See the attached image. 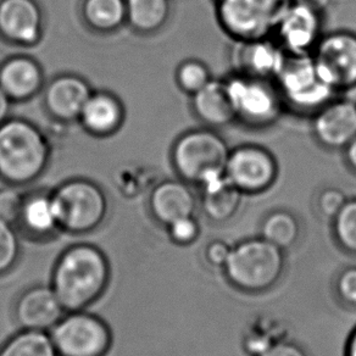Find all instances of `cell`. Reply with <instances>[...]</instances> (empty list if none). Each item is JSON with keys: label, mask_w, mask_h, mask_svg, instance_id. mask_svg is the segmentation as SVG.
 Listing matches in <instances>:
<instances>
[{"label": "cell", "mask_w": 356, "mask_h": 356, "mask_svg": "<svg viewBox=\"0 0 356 356\" xmlns=\"http://www.w3.org/2000/svg\"><path fill=\"white\" fill-rule=\"evenodd\" d=\"M109 262L98 248L77 244L55 264L51 288L65 312H79L95 302L109 282Z\"/></svg>", "instance_id": "6da1fadb"}, {"label": "cell", "mask_w": 356, "mask_h": 356, "mask_svg": "<svg viewBox=\"0 0 356 356\" xmlns=\"http://www.w3.org/2000/svg\"><path fill=\"white\" fill-rule=\"evenodd\" d=\"M284 268V250L261 236L233 245L222 267L231 286L248 294L270 291L282 278Z\"/></svg>", "instance_id": "7a4b0ae2"}, {"label": "cell", "mask_w": 356, "mask_h": 356, "mask_svg": "<svg viewBox=\"0 0 356 356\" xmlns=\"http://www.w3.org/2000/svg\"><path fill=\"white\" fill-rule=\"evenodd\" d=\"M275 83L286 111L299 118H312L341 95L322 74L312 54H287Z\"/></svg>", "instance_id": "3957f363"}, {"label": "cell", "mask_w": 356, "mask_h": 356, "mask_svg": "<svg viewBox=\"0 0 356 356\" xmlns=\"http://www.w3.org/2000/svg\"><path fill=\"white\" fill-rule=\"evenodd\" d=\"M236 124L252 131L273 129L287 113L271 79L232 74L225 79Z\"/></svg>", "instance_id": "277c9868"}, {"label": "cell", "mask_w": 356, "mask_h": 356, "mask_svg": "<svg viewBox=\"0 0 356 356\" xmlns=\"http://www.w3.org/2000/svg\"><path fill=\"white\" fill-rule=\"evenodd\" d=\"M229 150L218 129H192L175 145L173 163L184 181L200 188L225 176Z\"/></svg>", "instance_id": "5b68a950"}, {"label": "cell", "mask_w": 356, "mask_h": 356, "mask_svg": "<svg viewBox=\"0 0 356 356\" xmlns=\"http://www.w3.org/2000/svg\"><path fill=\"white\" fill-rule=\"evenodd\" d=\"M292 0H213L220 29L231 40L273 37Z\"/></svg>", "instance_id": "8992f818"}, {"label": "cell", "mask_w": 356, "mask_h": 356, "mask_svg": "<svg viewBox=\"0 0 356 356\" xmlns=\"http://www.w3.org/2000/svg\"><path fill=\"white\" fill-rule=\"evenodd\" d=\"M225 175L244 195H259L277 182L280 165L275 154L261 144H239L229 150Z\"/></svg>", "instance_id": "52a82bcc"}, {"label": "cell", "mask_w": 356, "mask_h": 356, "mask_svg": "<svg viewBox=\"0 0 356 356\" xmlns=\"http://www.w3.org/2000/svg\"><path fill=\"white\" fill-rule=\"evenodd\" d=\"M49 334L59 356H104L111 344L106 323L83 310L64 315Z\"/></svg>", "instance_id": "ba28073f"}, {"label": "cell", "mask_w": 356, "mask_h": 356, "mask_svg": "<svg viewBox=\"0 0 356 356\" xmlns=\"http://www.w3.org/2000/svg\"><path fill=\"white\" fill-rule=\"evenodd\" d=\"M45 148L31 126L13 122L0 129V171L14 181H26L40 172Z\"/></svg>", "instance_id": "9c48e42d"}, {"label": "cell", "mask_w": 356, "mask_h": 356, "mask_svg": "<svg viewBox=\"0 0 356 356\" xmlns=\"http://www.w3.org/2000/svg\"><path fill=\"white\" fill-rule=\"evenodd\" d=\"M326 6L292 0L278 21L273 38L287 54H312L323 35Z\"/></svg>", "instance_id": "30bf717a"}, {"label": "cell", "mask_w": 356, "mask_h": 356, "mask_svg": "<svg viewBox=\"0 0 356 356\" xmlns=\"http://www.w3.org/2000/svg\"><path fill=\"white\" fill-rule=\"evenodd\" d=\"M312 54L339 95L356 89V32L336 30L323 33Z\"/></svg>", "instance_id": "8fae6325"}, {"label": "cell", "mask_w": 356, "mask_h": 356, "mask_svg": "<svg viewBox=\"0 0 356 356\" xmlns=\"http://www.w3.org/2000/svg\"><path fill=\"white\" fill-rule=\"evenodd\" d=\"M60 227L72 233L89 232L104 220V195L93 184L76 182L64 186L54 197Z\"/></svg>", "instance_id": "7c38bea8"}, {"label": "cell", "mask_w": 356, "mask_h": 356, "mask_svg": "<svg viewBox=\"0 0 356 356\" xmlns=\"http://www.w3.org/2000/svg\"><path fill=\"white\" fill-rule=\"evenodd\" d=\"M287 53L273 37L232 40L228 61L232 74L275 81Z\"/></svg>", "instance_id": "4fadbf2b"}, {"label": "cell", "mask_w": 356, "mask_h": 356, "mask_svg": "<svg viewBox=\"0 0 356 356\" xmlns=\"http://www.w3.org/2000/svg\"><path fill=\"white\" fill-rule=\"evenodd\" d=\"M310 119L312 137L328 152H343L356 137L355 100L338 95Z\"/></svg>", "instance_id": "5bb4252c"}, {"label": "cell", "mask_w": 356, "mask_h": 356, "mask_svg": "<svg viewBox=\"0 0 356 356\" xmlns=\"http://www.w3.org/2000/svg\"><path fill=\"white\" fill-rule=\"evenodd\" d=\"M65 309L47 286H35L21 294L15 305V318L22 330L50 331L64 316Z\"/></svg>", "instance_id": "9a60e30c"}, {"label": "cell", "mask_w": 356, "mask_h": 356, "mask_svg": "<svg viewBox=\"0 0 356 356\" xmlns=\"http://www.w3.org/2000/svg\"><path fill=\"white\" fill-rule=\"evenodd\" d=\"M192 108L204 127L218 131L236 124L225 79H211L192 95Z\"/></svg>", "instance_id": "2e32d148"}, {"label": "cell", "mask_w": 356, "mask_h": 356, "mask_svg": "<svg viewBox=\"0 0 356 356\" xmlns=\"http://www.w3.org/2000/svg\"><path fill=\"white\" fill-rule=\"evenodd\" d=\"M152 211L159 222L168 226L179 218L193 216L197 199L188 184L171 181L160 184L152 195Z\"/></svg>", "instance_id": "e0dca14e"}, {"label": "cell", "mask_w": 356, "mask_h": 356, "mask_svg": "<svg viewBox=\"0 0 356 356\" xmlns=\"http://www.w3.org/2000/svg\"><path fill=\"white\" fill-rule=\"evenodd\" d=\"M200 189L202 209L211 222H227L236 216L242 205L244 194L228 181L226 175Z\"/></svg>", "instance_id": "ac0fdd59"}, {"label": "cell", "mask_w": 356, "mask_h": 356, "mask_svg": "<svg viewBox=\"0 0 356 356\" xmlns=\"http://www.w3.org/2000/svg\"><path fill=\"white\" fill-rule=\"evenodd\" d=\"M0 27L14 40H33L38 35L40 14L30 0H6L0 6Z\"/></svg>", "instance_id": "d6986e66"}, {"label": "cell", "mask_w": 356, "mask_h": 356, "mask_svg": "<svg viewBox=\"0 0 356 356\" xmlns=\"http://www.w3.org/2000/svg\"><path fill=\"white\" fill-rule=\"evenodd\" d=\"M19 222L32 237L45 238L53 234L60 227L54 199L40 195L25 202Z\"/></svg>", "instance_id": "ffe728a7"}, {"label": "cell", "mask_w": 356, "mask_h": 356, "mask_svg": "<svg viewBox=\"0 0 356 356\" xmlns=\"http://www.w3.org/2000/svg\"><path fill=\"white\" fill-rule=\"evenodd\" d=\"M300 232L299 218L284 209L267 213L260 226V236L282 250L294 247L300 238Z\"/></svg>", "instance_id": "44dd1931"}, {"label": "cell", "mask_w": 356, "mask_h": 356, "mask_svg": "<svg viewBox=\"0 0 356 356\" xmlns=\"http://www.w3.org/2000/svg\"><path fill=\"white\" fill-rule=\"evenodd\" d=\"M88 89L76 79L56 81L48 93V103L55 114L72 118L83 110L88 102Z\"/></svg>", "instance_id": "7402d4cb"}, {"label": "cell", "mask_w": 356, "mask_h": 356, "mask_svg": "<svg viewBox=\"0 0 356 356\" xmlns=\"http://www.w3.org/2000/svg\"><path fill=\"white\" fill-rule=\"evenodd\" d=\"M0 356H59L49 333L22 330L6 341Z\"/></svg>", "instance_id": "603a6c76"}, {"label": "cell", "mask_w": 356, "mask_h": 356, "mask_svg": "<svg viewBox=\"0 0 356 356\" xmlns=\"http://www.w3.org/2000/svg\"><path fill=\"white\" fill-rule=\"evenodd\" d=\"M0 81L10 95L26 97L38 87L40 72L31 61L15 60L4 67Z\"/></svg>", "instance_id": "cb8c5ba5"}, {"label": "cell", "mask_w": 356, "mask_h": 356, "mask_svg": "<svg viewBox=\"0 0 356 356\" xmlns=\"http://www.w3.org/2000/svg\"><path fill=\"white\" fill-rule=\"evenodd\" d=\"M332 223L338 245L346 252L356 255V198L346 199Z\"/></svg>", "instance_id": "d4e9b609"}, {"label": "cell", "mask_w": 356, "mask_h": 356, "mask_svg": "<svg viewBox=\"0 0 356 356\" xmlns=\"http://www.w3.org/2000/svg\"><path fill=\"white\" fill-rule=\"evenodd\" d=\"M129 3L132 21L139 29H156L168 16V0H129Z\"/></svg>", "instance_id": "484cf974"}, {"label": "cell", "mask_w": 356, "mask_h": 356, "mask_svg": "<svg viewBox=\"0 0 356 356\" xmlns=\"http://www.w3.org/2000/svg\"><path fill=\"white\" fill-rule=\"evenodd\" d=\"M82 113L86 124L95 131L113 129L119 119L118 106L106 97H95L93 99H88Z\"/></svg>", "instance_id": "4316f807"}, {"label": "cell", "mask_w": 356, "mask_h": 356, "mask_svg": "<svg viewBox=\"0 0 356 356\" xmlns=\"http://www.w3.org/2000/svg\"><path fill=\"white\" fill-rule=\"evenodd\" d=\"M213 79L208 65L200 60H187L177 71L179 87L191 95H195Z\"/></svg>", "instance_id": "83f0119b"}, {"label": "cell", "mask_w": 356, "mask_h": 356, "mask_svg": "<svg viewBox=\"0 0 356 356\" xmlns=\"http://www.w3.org/2000/svg\"><path fill=\"white\" fill-rule=\"evenodd\" d=\"M87 15L95 26L110 29L122 20L124 6L121 0H88Z\"/></svg>", "instance_id": "f1b7e54d"}, {"label": "cell", "mask_w": 356, "mask_h": 356, "mask_svg": "<svg viewBox=\"0 0 356 356\" xmlns=\"http://www.w3.org/2000/svg\"><path fill=\"white\" fill-rule=\"evenodd\" d=\"M20 254V244L13 225L0 220V275L15 265Z\"/></svg>", "instance_id": "f546056e"}, {"label": "cell", "mask_w": 356, "mask_h": 356, "mask_svg": "<svg viewBox=\"0 0 356 356\" xmlns=\"http://www.w3.org/2000/svg\"><path fill=\"white\" fill-rule=\"evenodd\" d=\"M168 234L173 243L178 245H189L198 239L200 226L193 216L179 218L168 226Z\"/></svg>", "instance_id": "4dcf8cb0"}, {"label": "cell", "mask_w": 356, "mask_h": 356, "mask_svg": "<svg viewBox=\"0 0 356 356\" xmlns=\"http://www.w3.org/2000/svg\"><path fill=\"white\" fill-rule=\"evenodd\" d=\"M346 193L337 187H325L316 197V208L322 218L333 220L346 202Z\"/></svg>", "instance_id": "1f68e13d"}, {"label": "cell", "mask_w": 356, "mask_h": 356, "mask_svg": "<svg viewBox=\"0 0 356 356\" xmlns=\"http://www.w3.org/2000/svg\"><path fill=\"white\" fill-rule=\"evenodd\" d=\"M336 292L341 302L356 307V266L346 267L338 275Z\"/></svg>", "instance_id": "d6a6232c"}, {"label": "cell", "mask_w": 356, "mask_h": 356, "mask_svg": "<svg viewBox=\"0 0 356 356\" xmlns=\"http://www.w3.org/2000/svg\"><path fill=\"white\" fill-rule=\"evenodd\" d=\"M231 248L232 247L222 239H213L207 244L204 250V257L210 266L222 268L229 257Z\"/></svg>", "instance_id": "836d02e7"}, {"label": "cell", "mask_w": 356, "mask_h": 356, "mask_svg": "<svg viewBox=\"0 0 356 356\" xmlns=\"http://www.w3.org/2000/svg\"><path fill=\"white\" fill-rule=\"evenodd\" d=\"M22 205L24 203H20V200L16 197H13L11 194L1 195L0 197V220L11 225L19 221Z\"/></svg>", "instance_id": "e575fe53"}, {"label": "cell", "mask_w": 356, "mask_h": 356, "mask_svg": "<svg viewBox=\"0 0 356 356\" xmlns=\"http://www.w3.org/2000/svg\"><path fill=\"white\" fill-rule=\"evenodd\" d=\"M259 356H307V354L297 343L281 341L273 343Z\"/></svg>", "instance_id": "d590c367"}, {"label": "cell", "mask_w": 356, "mask_h": 356, "mask_svg": "<svg viewBox=\"0 0 356 356\" xmlns=\"http://www.w3.org/2000/svg\"><path fill=\"white\" fill-rule=\"evenodd\" d=\"M343 153H344V163H346V168L356 175V137L343 150Z\"/></svg>", "instance_id": "8d00e7d4"}, {"label": "cell", "mask_w": 356, "mask_h": 356, "mask_svg": "<svg viewBox=\"0 0 356 356\" xmlns=\"http://www.w3.org/2000/svg\"><path fill=\"white\" fill-rule=\"evenodd\" d=\"M344 356H356V327L351 331L350 336L346 341Z\"/></svg>", "instance_id": "74e56055"}, {"label": "cell", "mask_w": 356, "mask_h": 356, "mask_svg": "<svg viewBox=\"0 0 356 356\" xmlns=\"http://www.w3.org/2000/svg\"><path fill=\"white\" fill-rule=\"evenodd\" d=\"M6 111H8V99L6 95L3 93V90L0 89V120L6 116Z\"/></svg>", "instance_id": "f35d334b"}]
</instances>
